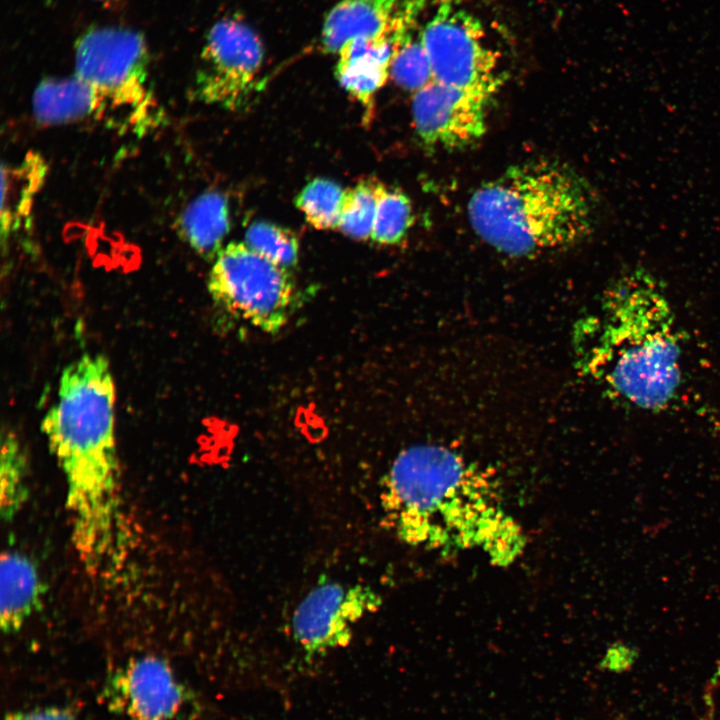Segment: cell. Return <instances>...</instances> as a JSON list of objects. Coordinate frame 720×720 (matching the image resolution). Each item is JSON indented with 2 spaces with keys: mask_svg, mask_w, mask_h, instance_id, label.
I'll return each mask as SVG.
<instances>
[{
  "mask_svg": "<svg viewBox=\"0 0 720 720\" xmlns=\"http://www.w3.org/2000/svg\"><path fill=\"white\" fill-rule=\"evenodd\" d=\"M115 400L108 359L83 354L62 371L41 422L64 475L72 544L93 574L116 560L122 540Z\"/></svg>",
  "mask_w": 720,
  "mask_h": 720,
  "instance_id": "cell-1",
  "label": "cell"
},
{
  "mask_svg": "<svg viewBox=\"0 0 720 720\" xmlns=\"http://www.w3.org/2000/svg\"><path fill=\"white\" fill-rule=\"evenodd\" d=\"M492 475L441 445L403 450L382 480L381 506L395 535L440 551L480 549L496 564L523 547L518 525L504 512Z\"/></svg>",
  "mask_w": 720,
  "mask_h": 720,
  "instance_id": "cell-2",
  "label": "cell"
},
{
  "mask_svg": "<svg viewBox=\"0 0 720 720\" xmlns=\"http://www.w3.org/2000/svg\"><path fill=\"white\" fill-rule=\"evenodd\" d=\"M584 368L612 397L633 409L665 413L685 393L684 345L660 280L642 266L620 275L590 321Z\"/></svg>",
  "mask_w": 720,
  "mask_h": 720,
  "instance_id": "cell-3",
  "label": "cell"
},
{
  "mask_svg": "<svg viewBox=\"0 0 720 720\" xmlns=\"http://www.w3.org/2000/svg\"><path fill=\"white\" fill-rule=\"evenodd\" d=\"M597 199L571 168L548 160L514 165L480 185L467 215L475 233L497 251L531 257L577 245L595 227Z\"/></svg>",
  "mask_w": 720,
  "mask_h": 720,
  "instance_id": "cell-4",
  "label": "cell"
},
{
  "mask_svg": "<svg viewBox=\"0 0 720 720\" xmlns=\"http://www.w3.org/2000/svg\"><path fill=\"white\" fill-rule=\"evenodd\" d=\"M208 291L218 309L270 334L285 326L297 301L288 269L238 242L216 256Z\"/></svg>",
  "mask_w": 720,
  "mask_h": 720,
  "instance_id": "cell-5",
  "label": "cell"
},
{
  "mask_svg": "<svg viewBox=\"0 0 720 720\" xmlns=\"http://www.w3.org/2000/svg\"><path fill=\"white\" fill-rule=\"evenodd\" d=\"M421 41L434 81L488 98L501 86L499 54L488 45L483 24L453 0L441 2Z\"/></svg>",
  "mask_w": 720,
  "mask_h": 720,
  "instance_id": "cell-6",
  "label": "cell"
},
{
  "mask_svg": "<svg viewBox=\"0 0 720 720\" xmlns=\"http://www.w3.org/2000/svg\"><path fill=\"white\" fill-rule=\"evenodd\" d=\"M149 55L143 36L119 27L94 28L75 46V76L94 87L114 107L127 108L134 124L146 122Z\"/></svg>",
  "mask_w": 720,
  "mask_h": 720,
  "instance_id": "cell-7",
  "label": "cell"
},
{
  "mask_svg": "<svg viewBox=\"0 0 720 720\" xmlns=\"http://www.w3.org/2000/svg\"><path fill=\"white\" fill-rule=\"evenodd\" d=\"M101 698L121 720H199L194 690L155 655L130 658L106 677Z\"/></svg>",
  "mask_w": 720,
  "mask_h": 720,
  "instance_id": "cell-8",
  "label": "cell"
},
{
  "mask_svg": "<svg viewBox=\"0 0 720 720\" xmlns=\"http://www.w3.org/2000/svg\"><path fill=\"white\" fill-rule=\"evenodd\" d=\"M263 59L262 41L249 25L235 16L218 20L206 36L193 95L207 104L241 108L254 89Z\"/></svg>",
  "mask_w": 720,
  "mask_h": 720,
  "instance_id": "cell-9",
  "label": "cell"
},
{
  "mask_svg": "<svg viewBox=\"0 0 720 720\" xmlns=\"http://www.w3.org/2000/svg\"><path fill=\"white\" fill-rule=\"evenodd\" d=\"M381 604V596L369 585L322 577L294 610L293 639L307 657L345 647L351 641L353 625Z\"/></svg>",
  "mask_w": 720,
  "mask_h": 720,
  "instance_id": "cell-10",
  "label": "cell"
},
{
  "mask_svg": "<svg viewBox=\"0 0 720 720\" xmlns=\"http://www.w3.org/2000/svg\"><path fill=\"white\" fill-rule=\"evenodd\" d=\"M491 98L431 81L414 92L411 113L420 141L428 148L459 150L486 132Z\"/></svg>",
  "mask_w": 720,
  "mask_h": 720,
  "instance_id": "cell-11",
  "label": "cell"
},
{
  "mask_svg": "<svg viewBox=\"0 0 720 720\" xmlns=\"http://www.w3.org/2000/svg\"><path fill=\"white\" fill-rule=\"evenodd\" d=\"M425 0H342L327 14L322 49L338 54L355 38H394L411 34Z\"/></svg>",
  "mask_w": 720,
  "mask_h": 720,
  "instance_id": "cell-12",
  "label": "cell"
},
{
  "mask_svg": "<svg viewBox=\"0 0 720 720\" xmlns=\"http://www.w3.org/2000/svg\"><path fill=\"white\" fill-rule=\"evenodd\" d=\"M403 40L355 38L338 53L336 77L342 87L366 107L390 76L393 56Z\"/></svg>",
  "mask_w": 720,
  "mask_h": 720,
  "instance_id": "cell-13",
  "label": "cell"
},
{
  "mask_svg": "<svg viewBox=\"0 0 720 720\" xmlns=\"http://www.w3.org/2000/svg\"><path fill=\"white\" fill-rule=\"evenodd\" d=\"M43 593L35 564L24 554L7 551L0 561V626L2 632L19 631L39 608Z\"/></svg>",
  "mask_w": 720,
  "mask_h": 720,
  "instance_id": "cell-14",
  "label": "cell"
},
{
  "mask_svg": "<svg viewBox=\"0 0 720 720\" xmlns=\"http://www.w3.org/2000/svg\"><path fill=\"white\" fill-rule=\"evenodd\" d=\"M106 106L102 95L75 75L42 81L32 99L34 117L46 125L81 120L104 111Z\"/></svg>",
  "mask_w": 720,
  "mask_h": 720,
  "instance_id": "cell-15",
  "label": "cell"
},
{
  "mask_svg": "<svg viewBox=\"0 0 720 720\" xmlns=\"http://www.w3.org/2000/svg\"><path fill=\"white\" fill-rule=\"evenodd\" d=\"M180 229L184 239L201 256L216 257L230 229L227 198L218 191L202 193L183 211Z\"/></svg>",
  "mask_w": 720,
  "mask_h": 720,
  "instance_id": "cell-16",
  "label": "cell"
},
{
  "mask_svg": "<svg viewBox=\"0 0 720 720\" xmlns=\"http://www.w3.org/2000/svg\"><path fill=\"white\" fill-rule=\"evenodd\" d=\"M47 172V166L37 154H28L15 167H2V240L20 225L29 214L34 195Z\"/></svg>",
  "mask_w": 720,
  "mask_h": 720,
  "instance_id": "cell-17",
  "label": "cell"
},
{
  "mask_svg": "<svg viewBox=\"0 0 720 720\" xmlns=\"http://www.w3.org/2000/svg\"><path fill=\"white\" fill-rule=\"evenodd\" d=\"M28 464L20 441L10 431L3 433L0 458V512L11 521L28 497Z\"/></svg>",
  "mask_w": 720,
  "mask_h": 720,
  "instance_id": "cell-18",
  "label": "cell"
},
{
  "mask_svg": "<svg viewBox=\"0 0 720 720\" xmlns=\"http://www.w3.org/2000/svg\"><path fill=\"white\" fill-rule=\"evenodd\" d=\"M382 186L374 179H365L345 191L337 225L342 233L356 240L371 238Z\"/></svg>",
  "mask_w": 720,
  "mask_h": 720,
  "instance_id": "cell-19",
  "label": "cell"
},
{
  "mask_svg": "<svg viewBox=\"0 0 720 720\" xmlns=\"http://www.w3.org/2000/svg\"><path fill=\"white\" fill-rule=\"evenodd\" d=\"M345 191L331 180L316 178L296 196L295 205L314 228H337Z\"/></svg>",
  "mask_w": 720,
  "mask_h": 720,
  "instance_id": "cell-20",
  "label": "cell"
},
{
  "mask_svg": "<svg viewBox=\"0 0 720 720\" xmlns=\"http://www.w3.org/2000/svg\"><path fill=\"white\" fill-rule=\"evenodd\" d=\"M413 223L412 205L402 192L381 188L371 239L382 245L402 241Z\"/></svg>",
  "mask_w": 720,
  "mask_h": 720,
  "instance_id": "cell-21",
  "label": "cell"
},
{
  "mask_svg": "<svg viewBox=\"0 0 720 720\" xmlns=\"http://www.w3.org/2000/svg\"><path fill=\"white\" fill-rule=\"evenodd\" d=\"M245 244L285 269L297 263L298 240L293 232L278 225L265 221L251 224L245 234Z\"/></svg>",
  "mask_w": 720,
  "mask_h": 720,
  "instance_id": "cell-22",
  "label": "cell"
},
{
  "mask_svg": "<svg viewBox=\"0 0 720 720\" xmlns=\"http://www.w3.org/2000/svg\"><path fill=\"white\" fill-rule=\"evenodd\" d=\"M390 76L400 87L413 92L433 81L421 37L415 40L410 34L400 43L391 62Z\"/></svg>",
  "mask_w": 720,
  "mask_h": 720,
  "instance_id": "cell-23",
  "label": "cell"
},
{
  "mask_svg": "<svg viewBox=\"0 0 720 720\" xmlns=\"http://www.w3.org/2000/svg\"><path fill=\"white\" fill-rule=\"evenodd\" d=\"M637 658L638 650L635 647L617 642L607 649L600 664L611 672H625L632 668Z\"/></svg>",
  "mask_w": 720,
  "mask_h": 720,
  "instance_id": "cell-24",
  "label": "cell"
},
{
  "mask_svg": "<svg viewBox=\"0 0 720 720\" xmlns=\"http://www.w3.org/2000/svg\"><path fill=\"white\" fill-rule=\"evenodd\" d=\"M4 720H76V718L69 710L53 706L9 712Z\"/></svg>",
  "mask_w": 720,
  "mask_h": 720,
  "instance_id": "cell-25",
  "label": "cell"
},
{
  "mask_svg": "<svg viewBox=\"0 0 720 720\" xmlns=\"http://www.w3.org/2000/svg\"><path fill=\"white\" fill-rule=\"evenodd\" d=\"M98 1H101V2H114V1H118V0H98Z\"/></svg>",
  "mask_w": 720,
  "mask_h": 720,
  "instance_id": "cell-26",
  "label": "cell"
}]
</instances>
